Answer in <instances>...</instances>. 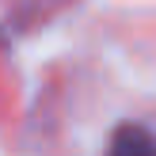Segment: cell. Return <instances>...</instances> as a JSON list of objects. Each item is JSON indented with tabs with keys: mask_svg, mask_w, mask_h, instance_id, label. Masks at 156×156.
Masks as SVG:
<instances>
[{
	"mask_svg": "<svg viewBox=\"0 0 156 156\" xmlns=\"http://www.w3.org/2000/svg\"><path fill=\"white\" fill-rule=\"evenodd\" d=\"M107 156H156V137L145 126H118L107 145Z\"/></svg>",
	"mask_w": 156,
	"mask_h": 156,
	"instance_id": "1",
	"label": "cell"
}]
</instances>
